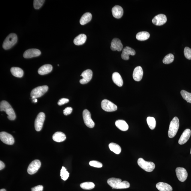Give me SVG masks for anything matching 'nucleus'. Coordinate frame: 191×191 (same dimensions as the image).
<instances>
[{"mask_svg":"<svg viewBox=\"0 0 191 191\" xmlns=\"http://www.w3.org/2000/svg\"><path fill=\"white\" fill-rule=\"evenodd\" d=\"M107 183L113 189H123L129 188L130 184L126 181H122L120 179L111 178L108 179Z\"/></svg>","mask_w":191,"mask_h":191,"instance_id":"1","label":"nucleus"},{"mask_svg":"<svg viewBox=\"0 0 191 191\" xmlns=\"http://www.w3.org/2000/svg\"><path fill=\"white\" fill-rule=\"evenodd\" d=\"M1 111H5L8 115V118L11 120H14L16 114L14 111L9 103L5 101H1L0 104Z\"/></svg>","mask_w":191,"mask_h":191,"instance_id":"2","label":"nucleus"},{"mask_svg":"<svg viewBox=\"0 0 191 191\" xmlns=\"http://www.w3.org/2000/svg\"><path fill=\"white\" fill-rule=\"evenodd\" d=\"M180 126V122L178 118L175 117L171 121L169 126L168 136L170 138H172L176 136Z\"/></svg>","mask_w":191,"mask_h":191,"instance_id":"3","label":"nucleus"},{"mask_svg":"<svg viewBox=\"0 0 191 191\" xmlns=\"http://www.w3.org/2000/svg\"><path fill=\"white\" fill-rule=\"evenodd\" d=\"M17 35L15 33L10 34L8 36L4 41L3 47L5 50L11 49L17 43Z\"/></svg>","mask_w":191,"mask_h":191,"instance_id":"4","label":"nucleus"},{"mask_svg":"<svg viewBox=\"0 0 191 191\" xmlns=\"http://www.w3.org/2000/svg\"><path fill=\"white\" fill-rule=\"evenodd\" d=\"M137 163L141 168L147 172L153 171L155 168V165L154 162H147L142 158H139Z\"/></svg>","mask_w":191,"mask_h":191,"instance_id":"5","label":"nucleus"},{"mask_svg":"<svg viewBox=\"0 0 191 191\" xmlns=\"http://www.w3.org/2000/svg\"><path fill=\"white\" fill-rule=\"evenodd\" d=\"M48 89V87L47 85L36 87L32 91L31 96L32 99L39 98L44 95Z\"/></svg>","mask_w":191,"mask_h":191,"instance_id":"6","label":"nucleus"},{"mask_svg":"<svg viewBox=\"0 0 191 191\" xmlns=\"http://www.w3.org/2000/svg\"><path fill=\"white\" fill-rule=\"evenodd\" d=\"M101 107L103 110L107 112H112L117 109V105L107 99H104L102 101Z\"/></svg>","mask_w":191,"mask_h":191,"instance_id":"7","label":"nucleus"},{"mask_svg":"<svg viewBox=\"0 0 191 191\" xmlns=\"http://www.w3.org/2000/svg\"><path fill=\"white\" fill-rule=\"evenodd\" d=\"M45 118V114L41 112L38 115L35 121V128L37 131L41 130Z\"/></svg>","mask_w":191,"mask_h":191,"instance_id":"8","label":"nucleus"},{"mask_svg":"<svg viewBox=\"0 0 191 191\" xmlns=\"http://www.w3.org/2000/svg\"><path fill=\"white\" fill-rule=\"evenodd\" d=\"M83 121L86 126L90 128L94 127L95 123L91 118V115L89 111L87 109H85L83 111Z\"/></svg>","mask_w":191,"mask_h":191,"instance_id":"9","label":"nucleus"},{"mask_svg":"<svg viewBox=\"0 0 191 191\" xmlns=\"http://www.w3.org/2000/svg\"><path fill=\"white\" fill-rule=\"evenodd\" d=\"M41 162L38 160H35L32 161L28 168V173L30 174H35L41 168Z\"/></svg>","mask_w":191,"mask_h":191,"instance_id":"10","label":"nucleus"},{"mask_svg":"<svg viewBox=\"0 0 191 191\" xmlns=\"http://www.w3.org/2000/svg\"><path fill=\"white\" fill-rule=\"evenodd\" d=\"M0 139L2 142L8 145H13L15 142L13 136L5 132H2L0 133Z\"/></svg>","mask_w":191,"mask_h":191,"instance_id":"11","label":"nucleus"},{"mask_svg":"<svg viewBox=\"0 0 191 191\" xmlns=\"http://www.w3.org/2000/svg\"><path fill=\"white\" fill-rule=\"evenodd\" d=\"M92 71L90 69H87L83 71L81 75L83 78L80 80V83L82 84H86L88 83L92 79Z\"/></svg>","mask_w":191,"mask_h":191,"instance_id":"12","label":"nucleus"},{"mask_svg":"<svg viewBox=\"0 0 191 191\" xmlns=\"http://www.w3.org/2000/svg\"><path fill=\"white\" fill-rule=\"evenodd\" d=\"M177 177L180 181L184 182L187 178L188 174L186 170L184 168L178 167L176 170Z\"/></svg>","mask_w":191,"mask_h":191,"instance_id":"13","label":"nucleus"},{"mask_svg":"<svg viewBox=\"0 0 191 191\" xmlns=\"http://www.w3.org/2000/svg\"><path fill=\"white\" fill-rule=\"evenodd\" d=\"M167 21L166 16L160 14L155 17L152 20V23L156 26H162Z\"/></svg>","mask_w":191,"mask_h":191,"instance_id":"14","label":"nucleus"},{"mask_svg":"<svg viewBox=\"0 0 191 191\" xmlns=\"http://www.w3.org/2000/svg\"><path fill=\"white\" fill-rule=\"evenodd\" d=\"M41 54V52L39 50L32 49H29L23 53V56L25 58L29 59L38 56Z\"/></svg>","mask_w":191,"mask_h":191,"instance_id":"15","label":"nucleus"},{"mask_svg":"<svg viewBox=\"0 0 191 191\" xmlns=\"http://www.w3.org/2000/svg\"><path fill=\"white\" fill-rule=\"evenodd\" d=\"M136 52L134 49L130 47H126L123 49L121 57L124 60H127L129 59V56H134Z\"/></svg>","mask_w":191,"mask_h":191,"instance_id":"16","label":"nucleus"},{"mask_svg":"<svg viewBox=\"0 0 191 191\" xmlns=\"http://www.w3.org/2000/svg\"><path fill=\"white\" fill-rule=\"evenodd\" d=\"M123 48V45L120 39L115 38L113 39L111 43V49L113 51H120Z\"/></svg>","mask_w":191,"mask_h":191,"instance_id":"17","label":"nucleus"},{"mask_svg":"<svg viewBox=\"0 0 191 191\" xmlns=\"http://www.w3.org/2000/svg\"><path fill=\"white\" fill-rule=\"evenodd\" d=\"M191 132L189 129H186L182 133L178 141L179 144L180 145L184 144L189 139L191 136Z\"/></svg>","mask_w":191,"mask_h":191,"instance_id":"18","label":"nucleus"},{"mask_svg":"<svg viewBox=\"0 0 191 191\" xmlns=\"http://www.w3.org/2000/svg\"><path fill=\"white\" fill-rule=\"evenodd\" d=\"M143 71L142 67L137 66L135 68L133 74V77L135 81H140L142 80L143 76Z\"/></svg>","mask_w":191,"mask_h":191,"instance_id":"19","label":"nucleus"},{"mask_svg":"<svg viewBox=\"0 0 191 191\" xmlns=\"http://www.w3.org/2000/svg\"><path fill=\"white\" fill-rule=\"evenodd\" d=\"M112 13L113 17L115 18L120 19L123 16L124 11L123 8L120 6L116 5L113 8Z\"/></svg>","mask_w":191,"mask_h":191,"instance_id":"20","label":"nucleus"},{"mask_svg":"<svg viewBox=\"0 0 191 191\" xmlns=\"http://www.w3.org/2000/svg\"><path fill=\"white\" fill-rule=\"evenodd\" d=\"M53 68L52 65H45L40 68L38 70V73L41 75L47 74L51 72Z\"/></svg>","mask_w":191,"mask_h":191,"instance_id":"21","label":"nucleus"},{"mask_svg":"<svg viewBox=\"0 0 191 191\" xmlns=\"http://www.w3.org/2000/svg\"><path fill=\"white\" fill-rule=\"evenodd\" d=\"M112 78L113 82L119 87L122 86L123 84V81L120 74L118 72L113 73Z\"/></svg>","mask_w":191,"mask_h":191,"instance_id":"22","label":"nucleus"},{"mask_svg":"<svg viewBox=\"0 0 191 191\" xmlns=\"http://www.w3.org/2000/svg\"><path fill=\"white\" fill-rule=\"evenodd\" d=\"M156 187L160 191H172L173 189L170 185L166 183L159 182L156 184Z\"/></svg>","mask_w":191,"mask_h":191,"instance_id":"23","label":"nucleus"},{"mask_svg":"<svg viewBox=\"0 0 191 191\" xmlns=\"http://www.w3.org/2000/svg\"><path fill=\"white\" fill-rule=\"evenodd\" d=\"M66 138V136L65 134L61 132H55L53 136V140L57 142H63Z\"/></svg>","mask_w":191,"mask_h":191,"instance_id":"24","label":"nucleus"},{"mask_svg":"<svg viewBox=\"0 0 191 191\" xmlns=\"http://www.w3.org/2000/svg\"><path fill=\"white\" fill-rule=\"evenodd\" d=\"M87 39L86 35L81 34L77 36L74 40V43L75 45H80L84 44Z\"/></svg>","mask_w":191,"mask_h":191,"instance_id":"25","label":"nucleus"},{"mask_svg":"<svg viewBox=\"0 0 191 191\" xmlns=\"http://www.w3.org/2000/svg\"><path fill=\"white\" fill-rule=\"evenodd\" d=\"M115 125L121 131H126L128 130L129 126L125 121L122 120H119L115 122Z\"/></svg>","mask_w":191,"mask_h":191,"instance_id":"26","label":"nucleus"},{"mask_svg":"<svg viewBox=\"0 0 191 191\" xmlns=\"http://www.w3.org/2000/svg\"><path fill=\"white\" fill-rule=\"evenodd\" d=\"M92 15L90 13H85L81 18L80 23L81 25H85L90 21L92 19Z\"/></svg>","mask_w":191,"mask_h":191,"instance_id":"27","label":"nucleus"},{"mask_svg":"<svg viewBox=\"0 0 191 191\" xmlns=\"http://www.w3.org/2000/svg\"><path fill=\"white\" fill-rule=\"evenodd\" d=\"M11 72L14 76L18 77H22L23 75V71L22 69L17 67H13L11 69Z\"/></svg>","mask_w":191,"mask_h":191,"instance_id":"28","label":"nucleus"},{"mask_svg":"<svg viewBox=\"0 0 191 191\" xmlns=\"http://www.w3.org/2000/svg\"><path fill=\"white\" fill-rule=\"evenodd\" d=\"M150 35L148 32H141L137 34L136 35V39L138 41H144L148 39Z\"/></svg>","mask_w":191,"mask_h":191,"instance_id":"29","label":"nucleus"},{"mask_svg":"<svg viewBox=\"0 0 191 191\" xmlns=\"http://www.w3.org/2000/svg\"><path fill=\"white\" fill-rule=\"evenodd\" d=\"M110 150L117 154H120L121 149V147L118 144L114 143H111L109 145Z\"/></svg>","mask_w":191,"mask_h":191,"instance_id":"30","label":"nucleus"},{"mask_svg":"<svg viewBox=\"0 0 191 191\" xmlns=\"http://www.w3.org/2000/svg\"><path fill=\"white\" fill-rule=\"evenodd\" d=\"M147 121L150 128L151 130H154L156 126V119L154 117H149L147 119Z\"/></svg>","mask_w":191,"mask_h":191,"instance_id":"31","label":"nucleus"},{"mask_svg":"<svg viewBox=\"0 0 191 191\" xmlns=\"http://www.w3.org/2000/svg\"><path fill=\"white\" fill-rule=\"evenodd\" d=\"M80 186L83 189L91 190L95 188V185L92 182H85L81 183Z\"/></svg>","mask_w":191,"mask_h":191,"instance_id":"32","label":"nucleus"},{"mask_svg":"<svg viewBox=\"0 0 191 191\" xmlns=\"http://www.w3.org/2000/svg\"><path fill=\"white\" fill-rule=\"evenodd\" d=\"M174 55L171 53H170L165 57L163 59V62L165 64H169L172 63L174 61Z\"/></svg>","mask_w":191,"mask_h":191,"instance_id":"33","label":"nucleus"},{"mask_svg":"<svg viewBox=\"0 0 191 191\" xmlns=\"http://www.w3.org/2000/svg\"><path fill=\"white\" fill-rule=\"evenodd\" d=\"M180 93L183 99L188 102L191 103V93L188 92L186 91L182 90L181 91Z\"/></svg>","mask_w":191,"mask_h":191,"instance_id":"34","label":"nucleus"},{"mask_svg":"<svg viewBox=\"0 0 191 191\" xmlns=\"http://www.w3.org/2000/svg\"><path fill=\"white\" fill-rule=\"evenodd\" d=\"M60 175L62 179L63 180H66L69 177V174L66 168L63 166L61 170Z\"/></svg>","mask_w":191,"mask_h":191,"instance_id":"35","label":"nucleus"},{"mask_svg":"<svg viewBox=\"0 0 191 191\" xmlns=\"http://www.w3.org/2000/svg\"><path fill=\"white\" fill-rule=\"evenodd\" d=\"M44 0H35L33 2L34 7L36 9H38L42 7L44 3Z\"/></svg>","mask_w":191,"mask_h":191,"instance_id":"36","label":"nucleus"},{"mask_svg":"<svg viewBox=\"0 0 191 191\" xmlns=\"http://www.w3.org/2000/svg\"><path fill=\"white\" fill-rule=\"evenodd\" d=\"M184 54L186 58L191 59V49L189 47H186L184 50Z\"/></svg>","mask_w":191,"mask_h":191,"instance_id":"37","label":"nucleus"},{"mask_svg":"<svg viewBox=\"0 0 191 191\" xmlns=\"http://www.w3.org/2000/svg\"><path fill=\"white\" fill-rule=\"evenodd\" d=\"M89 165L91 166L97 168H101L103 166L102 164L97 161H91L89 162Z\"/></svg>","mask_w":191,"mask_h":191,"instance_id":"38","label":"nucleus"},{"mask_svg":"<svg viewBox=\"0 0 191 191\" xmlns=\"http://www.w3.org/2000/svg\"><path fill=\"white\" fill-rule=\"evenodd\" d=\"M73 111V108L71 107H68L63 110V114L68 115L71 114Z\"/></svg>","mask_w":191,"mask_h":191,"instance_id":"39","label":"nucleus"},{"mask_svg":"<svg viewBox=\"0 0 191 191\" xmlns=\"http://www.w3.org/2000/svg\"><path fill=\"white\" fill-rule=\"evenodd\" d=\"M69 102V99L65 98H62L59 99L58 105H62L68 103Z\"/></svg>","mask_w":191,"mask_h":191,"instance_id":"40","label":"nucleus"},{"mask_svg":"<svg viewBox=\"0 0 191 191\" xmlns=\"http://www.w3.org/2000/svg\"><path fill=\"white\" fill-rule=\"evenodd\" d=\"M43 186L41 185H39L31 189L32 191H43Z\"/></svg>","mask_w":191,"mask_h":191,"instance_id":"41","label":"nucleus"},{"mask_svg":"<svg viewBox=\"0 0 191 191\" xmlns=\"http://www.w3.org/2000/svg\"><path fill=\"white\" fill-rule=\"evenodd\" d=\"M5 164L4 163L1 161L0 162V170H2L5 168Z\"/></svg>","mask_w":191,"mask_h":191,"instance_id":"42","label":"nucleus"},{"mask_svg":"<svg viewBox=\"0 0 191 191\" xmlns=\"http://www.w3.org/2000/svg\"><path fill=\"white\" fill-rule=\"evenodd\" d=\"M33 99V102L34 103H36L37 102V99L36 98L32 99Z\"/></svg>","mask_w":191,"mask_h":191,"instance_id":"43","label":"nucleus"},{"mask_svg":"<svg viewBox=\"0 0 191 191\" xmlns=\"http://www.w3.org/2000/svg\"><path fill=\"white\" fill-rule=\"evenodd\" d=\"M0 191H6V190L5 189H1L0 190Z\"/></svg>","mask_w":191,"mask_h":191,"instance_id":"44","label":"nucleus"},{"mask_svg":"<svg viewBox=\"0 0 191 191\" xmlns=\"http://www.w3.org/2000/svg\"><path fill=\"white\" fill-rule=\"evenodd\" d=\"M190 154H191V150H190Z\"/></svg>","mask_w":191,"mask_h":191,"instance_id":"45","label":"nucleus"}]
</instances>
